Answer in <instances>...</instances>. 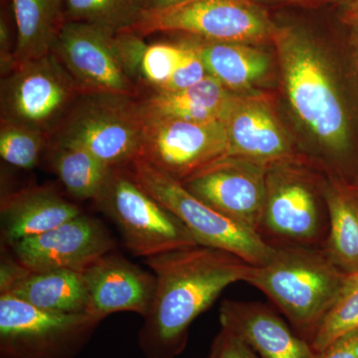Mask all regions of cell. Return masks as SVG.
<instances>
[{
    "label": "cell",
    "instance_id": "cell-1",
    "mask_svg": "<svg viewBox=\"0 0 358 358\" xmlns=\"http://www.w3.org/2000/svg\"><path fill=\"white\" fill-rule=\"evenodd\" d=\"M155 278L154 299L143 317L138 343L145 358H176L189 329L221 293L245 282L251 266L239 257L196 245L145 259Z\"/></svg>",
    "mask_w": 358,
    "mask_h": 358
},
{
    "label": "cell",
    "instance_id": "cell-2",
    "mask_svg": "<svg viewBox=\"0 0 358 358\" xmlns=\"http://www.w3.org/2000/svg\"><path fill=\"white\" fill-rule=\"evenodd\" d=\"M346 275L322 247H274L270 259L251 266L245 282L262 292L301 338L312 343Z\"/></svg>",
    "mask_w": 358,
    "mask_h": 358
},
{
    "label": "cell",
    "instance_id": "cell-3",
    "mask_svg": "<svg viewBox=\"0 0 358 358\" xmlns=\"http://www.w3.org/2000/svg\"><path fill=\"white\" fill-rule=\"evenodd\" d=\"M282 79L294 114L320 145L333 154L350 145V124L343 99L322 52L307 33L275 27Z\"/></svg>",
    "mask_w": 358,
    "mask_h": 358
},
{
    "label": "cell",
    "instance_id": "cell-4",
    "mask_svg": "<svg viewBox=\"0 0 358 358\" xmlns=\"http://www.w3.org/2000/svg\"><path fill=\"white\" fill-rule=\"evenodd\" d=\"M145 126V112L140 99L83 93L49 141L79 145L110 169L126 167L140 157Z\"/></svg>",
    "mask_w": 358,
    "mask_h": 358
},
{
    "label": "cell",
    "instance_id": "cell-5",
    "mask_svg": "<svg viewBox=\"0 0 358 358\" xmlns=\"http://www.w3.org/2000/svg\"><path fill=\"white\" fill-rule=\"evenodd\" d=\"M127 167L145 192L185 224L199 245L228 252L252 266L263 265L270 259L274 247L258 233L204 203L178 179L141 159Z\"/></svg>",
    "mask_w": 358,
    "mask_h": 358
},
{
    "label": "cell",
    "instance_id": "cell-6",
    "mask_svg": "<svg viewBox=\"0 0 358 358\" xmlns=\"http://www.w3.org/2000/svg\"><path fill=\"white\" fill-rule=\"evenodd\" d=\"M114 221L127 249L150 258L199 245L185 224L133 178L128 167H115L95 200Z\"/></svg>",
    "mask_w": 358,
    "mask_h": 358
},
{
    "label": "cell",
    "instance_id": "cell-7",
    "mask_svg": "<svg viewBox=\"0 0 358 358\" xmlns=\"http://www.w3.org/2000/svg\"><path fill=\"white\" fill-rule=\"evenodd\" d=\"M324 192L294 162L268 167L258 234L273 247H324L329 235Z\"/></svg>",
    "mask_w": 358,
    "mask_h": 358
},
{
    "label": "cell",
    "instance_id": "cell-8",
    "mask_svg": "<svg viewBox=\"0 0 358 358\" xmlns=\"http://www.w3.org/2000/svg\"><path fill=\"white\" fill-rule=\"evenodd\" d=\"M275 27L256 0H185L145 10L131 30L141 37L178 32L205 41L256 44L272 40Z\"/></svg>",
    "mask_w": 358,
    "mask_h": 358
},
{
    "label": "cell",
    "instance_id": "cell-9",
    "mask_svg": "<svg viewBox=\"0 0 358 358\" xmlns=\"http://www.w3.org/2000/svg\"><path fill=\"white\" fill-rule=\"evenodd\" d=\"M101 320L40 310L0 294V358H76Z\"/></svg>",
    "mask_w": 358,
    "mask_h": 358
},
{
    "label": "cell",
    "instance_id": "cell-10",
    "mask_svg": "<svg viewBox=\"0 0 358 358\" xmlns=\"http://www.w3.org/2000/svg\"><path fill=\"white\" fill-rule=\"evenodd\" d=\"M80 94L74 79L51 52L15 66L1 77V121L38 129L50 138Z\"/></svg>",
    "mask_w": 358,
    "mask_h": 358
},
{
    "label": "cell",
    "instance_id": "cell-11",
    "mask_svg": "<svg viewBox=\"0 0 358 358\" xmlns=\"http://www.w3.org/2000/svg\"><path fill=\"white\" fill-rule=\"evenodd\" d=\"M227 150L224 122L185 121L145 112L138 159L145 160L180 182L227 157Z\"/></svg>",
    "mask_w": 358,
    "mask_h": 358
},
{
    "label": "cell",
    "instance_id": "cell-12",
    "mask_svg": "<svg viewBox=\"0 0 358 358\" xmlns=\"http://www.w3.org/2000/svg\"><path fill=\"white\" fill-rule=\"evenodd\" d=\"M52 52L81 94H119L138 98L141 87L126 69L117 32L89 23L65 21Z\"/></svg>",
    "mask_w": 358,
    "mask_h": 358
},
{
    "label": "cell",
    "instance_id": "cell-13",
    "mask_svg": "<svg viewBox=\"0 0 358 358\" xmlns=\"http://www.w3.org/2000/svg\"><path fill=\"white\" fill-rule=\"evenodd\" d=\"M268 169L252 160L225 157L181 183L204 203L258 233Z\"/></svg>",
    "mask_w": 358,
    "mask_h": 358
},
{
    "label": "cell",
    "instance_id": "cell-14",
    "mask_svg": "<svg viewBox=\"0 0 358 358\" xmlns=\"http://www.w3.org/2000/svg\"><path fill=\"white\" fill-rule=\"evenodd\" d=\"M8 245L13 258L31 271L82 272L115 249L114 238L102 222L84 213L54 229Z\"/></svg>",
    "mask_w": 358,
    "mask_h": 358
},
{
    "label": "cell",
    "instance_id": "cell-15",
    "mask_svg": "<svg viewBox=\"0 0 358 358\" xmlns=\"http://www.w3.org/2000/svg\"><path fill=\"white\" fill-rule=\"evenodd\" d=\"M88 289V313L102 320L112 313L147 315L155 289V275L115 251L105 254L82 271Z\"/></svg>",
    "mask_w": 358,
    "mask_h": 358
},
{
    "label": "cell",
    "instance_id": "cell-16",
    "mask_svg": "<svg viewBox=\"0 0 358 358\" xmlns=\"http://www.w3.org/2000/svg\"><path fill=\"white\" fill-rule=\"evenodd\" d=\"M227 157L268 167L294 162L293 150L270 103L259 95H240L226 117Z\"/></svg>",
    "mask_w": 358,
    "mask_h": 358
},
{
    "label": "cell",
    "instance_id": "cell-17",
    "mask_svg": "<svg viewBox=\"0 0 358 358\" xmlns=\"http://www.w3.org/2000/svg\"><path fill=\"white\" fill-rule=\"evenodd\" d=\"M219 320L221 327L243 339L260 358L320 357L308 341L265 303L223 301Z\"/></svg>",
    "mask_w": 358,
    "mask_h": 358
},
{
    "label": "cell",
    "instance_id": "cell-18",
    "mask_svg": "<svg viewBox=\"0 0 358 358\" xmlns=\"http://www.w3.org/2000/svg\"><path fill=\"white\" fill-rule=\"evenodd\" d=\"M0 294H10L47 312L88 313V289L83 274L78 271H31L14 258L4 259L0 268Z\"/></svg>",
    "mask_w": 358,
    "mask_h": 358
},
{
    "label": "cell",
    "instance_id": "cell-19",
    "mask_svg": "<svg viewBox=\"0 0 358 358\" xmlns=\"http://www.w3.org/2000/svg\"><path fill=\"white\" fill-rule=\"evenodd\" d=\"M83 213L54 188L35 186L2 197L1 233L7 244L42 234Z\"/></svg>",
    "mask_w": 358,
    "mask_h": 358
},
{
    "label": "cell",
    "instance_id": "cell-20",
    "mask_svg": "<svg viewBox=\"0 0 358 358\" xmlns=\"http://www.w3.org/2000/svg\"><path fill=\"white\" fill-rule=\"evenodd\" d=\"M239 96L208 75L189 88L152 91L141 101L148 114L192 122H224Z\"/></svg>",
    "mask_w": 358,
    "mask_h": 358
},
{
    "label": "cell",
    "instance_id": "cell-21",
    "mask_svg": "<svg viewBox=\"0 0 358 358\" xmlns=\"http://www.w3.org/2000/svg\"><path fill=\"white\" fill-rule=\"evenodd\" d=\"M207 72L238 95L260 83L270 72V55L253 44L192 40Z\"/></svg>",
    "mask_w": 358,
    "mask_h": 358
},
{
    "label": "cell",
    "instance_id": "cell-22",
    "mask_svg": "<svg viewBox=\"0 0 358 358\" xmlns=\"http://www.w3.org/2000/svg\"><path fill=\"white\" fill-rule=\"evenodd\" d=\"M16 30L15 66L51 53L65 23L64 0H9Z\"/></svg>",
    "mask_w": 358,
    "mask_h": 358
},
{
    "label": "cell",
    "instance_id": "cell-23",
    "mask_svg": "<svg viewBox=\"0 0 358 358\" xmlns=\"http://www.w3.org/2000/svg\"><path fill=\"white\" fill-rule=\"evenodd\" d=\"M329 235L322 248L345 274L358 272V195L353 188L331 181L324 185Z\"/></svg>",
    "mask_w": 358,
    "mask_h": 358
},
{
    "label": "cell",
    "instance_id": "cell-24",
    "mask_svg": "<svg viewBox=\"0 0 358 358\" xmlns=\"http://www.w3.org/2000/svg\"><path fill=\"white\" fill-rule=\"evenodd\" d=\"M51 171L66 192L78 200H95L102 192L113 169L85 148L49 141L46 150Z\"/></svg>",
    "mask_w": 358,
    "mask_h": 358
},
{
    "label": "cell",
    "instance_id": "cell-25",
    "mask_svg": "<svg viewBox=\"0 0 358 358\" xmlns=\"http://www.w3.org/2000/svg\"><path fill=\"white\" fill-rule=\"evenodd\" d=\"M147 10L145 0H64L65 21L119 32L131 30Z\"/></svg>",
    "mask_w": 358,
    "mask_h": 358
},
{
    "label": "cell",
    "instance_id": "cell-26",
    "mask_svg": "<svg viewBox=\"0 0 358 358\" xmlns=\"http://www.w3.org/2000/svg\"><path fill=\"white\" fill-rule=\"evenodd\" d=\"M358 329V272L346 275L336 301L313 338V350L322 353L341 336Z\"/></svg>",
    "mask_w": 358,
    "mask_h": 358
},
{
    "label": "cell",
    "instance_id": "cell-27",
    "mask_svg": "<svg viewBox=\"0 0 358 358\" xmlns=\"http://www.w3.org/2000/svg\"><path fill=\"white\" fill-rule=\"evenodd\" d=\"M48 145V134L38 129L6 121L0 124V155L10 166L25 171L34 169Z\"/></svg>",
    "mask_w": 358,
    "mask_h": 358
},
{
    "label": "cell",
    "instance_id": "cell-28",
    "mask_svg": "<svg viewBox=\"0 0 358 358\" xmlns=\"http://www.w3.org/2000/svg\"><path fill=\"white\" fill-rule=\"evenodd\" d=\"M181 45L157 42L148 44L140 66V84L152 91H162L173 76L179 57Z\"/></svg>",
    "mask_w": 358,
    "mask_h": 358
},
{
    "label": "cell",
    "instance_id": "cell-29",
    "mask_svg": "<svg viewBox=\"0 0 358 358\" xmlns=\"http://www.w3.org/2000/svg\"><path fill=\"white\" fill-rule=\"evenodd\" d=\"M180 45L181 53L178 66L169 83L162 91H179L189 88L208 76V72L194 42H183Z\"/></svg>",
    "mask_w": 358,
    "mask_h": 358
},
{
    "label": "cell",
    "instance_id": "cell-30",
    "mask_svg": "<svg viewBox=\"0 0 358 358\" xmlns=\"http://www.w3.org/2000/svg\"><path fill=\"white\" fill-rule=\"evenodd\" d=\"M206 358H260L257 353L237 334L226 327L220 331L212 341Z\"/></svg>",
    "mask_w": 358,
    "mask_h": 358
},
{
    "label": "cell",
    "instance_id": "cell-31",
    "mask_svg": "<svg viewBox=\"0 0 358 358\" xmlns=\"http://www.w3.org/2000/svg\"><path fill=\"white\" fill-rule=\"evenodd\" d=\"M319 358H358V329L334 341Z\"/></svg>",
    "mask_w": 358,
    "mask_h": 358
},
{
    "label": "cell",
    "instance_id": "cell-32",
    "mask_svg": "<svg viewBox=\"0 0 358 358\" xmlns=\"http://www.w3.org/2000/svg\"><path fill=\"white\" fill-rule=\"evenodd\" d=\"M147 1V10L150 9H164L167 7L176 6L185 0H145Z\"/></svg>",
    "mask_w": 358,
    "mask_h": 358
},
{
    "label": "cell",
    "instance_id": "cell-33",
    "mask_svg": "<svg viewBox=\"0 0 358 358\" xmlns=\"http://www.w3.org/2000/svg\"><path fill=\"white\" fill-rule=\"evenodd\" d=\"M346 21L352 27V38L358 44V7L345 13Z\"/></svg>",
    "mask_w": 358,
    "mask_h": 358
},
{
    "label": "cell",
    "instance_id": "cell-34",
    "mask_svg": "<svg viewBox=\"0 0 358 358\" xmlns=\"http://www.w3.org/2000/svg\"><path fill=\"white\" fill-rule=\"evenodd\" d=\"M336 2L343 7L345 14L358 7V0H336Z\"/></svg>",
    "mask_w": 358,
    "mask_h": 358
},
{
    "label": "cell",
    "instance_id": "cell-35",
    "mask_svg": "<svg viewBox=\"0 0 358 358\" xmlns=\"http://www.w3.org/2000/svg\"><path fill=\"white\" fill-rule=\"evenodd\" d=\"M257 2L259 1H281V2H301V1H308V0H256Z\"/></svg>",
    "mask_w": 358,
    "mask_h": 358
},
{
    "label": "cell",
    "instance_id": "cell-36",
    "mask_svg": "<svg viewBox=\"0 0 358 358\" xmlns=\"http://www.w3.org/2000/svg\"><path fill=\"white\" fill-rule=\"evenodd\" d=\"M353 190H355V193L358 195V185L353 188Z\"/></svg>",
    "mask_w": 358,
    "mask_h": 358
}]
</instances>
